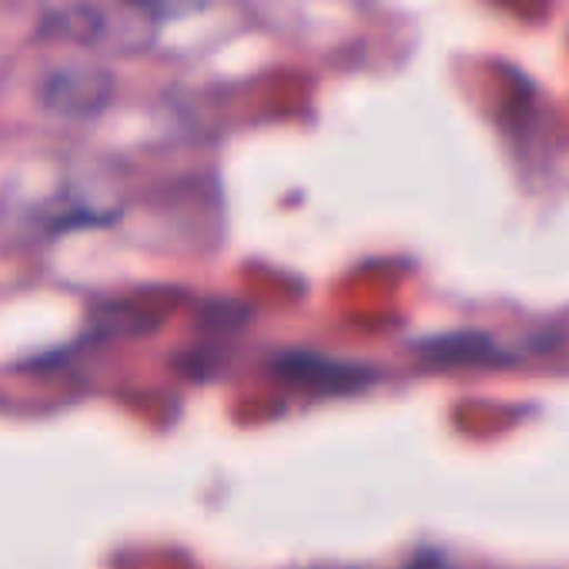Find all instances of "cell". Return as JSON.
I'll use <instances>...</instances> for the list:
<instances>
[{"mask_svg": "<svg viewBox=\"0 0 569 569\" xmlns=\"http://www.w3.org/2000/svg\"><path fill=\"white\" fill-rule=\"evenodd\" d=\"M138 11L151 14V18H174V14H184V11H194L201 0H128Z\"/></svg>", "mask_w": 569, "mask_h": 569, "instance_id": "2", "label": "cell"}, {"mask_svg": "<svg viewBox=\"0 0 569 569\" xmlns=\"http://www.w3.org/2000/svg\"><path fill=\"white\" fill-rule=\"evenodd\" d=\"M111 98V78L98 68H68L48 78L44 104L58 114H94Z\"/></svg>", "mask_w": 569, "mask_h": 569, "instance_id": "1", "label": "cell"}]
</instances>
